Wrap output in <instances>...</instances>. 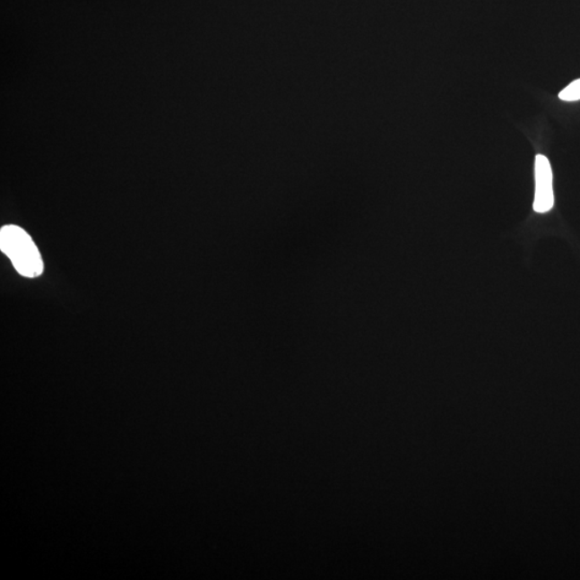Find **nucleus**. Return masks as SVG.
I'll use <instances>...</instances> for the list:
<instances>
[{
    "mask_svg": "<svg viewBox=\"0 0 580 580\" xmlns=\"http://www.w3.org/2000/svg\"><path fill=\"white\" fill-rule=\"evenodd\" d=\"M559 99L565 101L580 100V79L573 81L570 85H567L565 90H562L559 94Z\"/></svg>",
    "mask_w": 580,
    "mask_h": 580,
    "instance_id": "7ed1b4c3",
    "label": "nucleus"
},
{
    "mask_svg": "<svg viewBox=\"0 0 580 580\" xmlns=\"http://www.w3.org/2000/svg\"><path fill=\"white\" fill-rule=\"evenodd\" d=\"M0 248L21 275L37 278L43 273L41 255L29 233L18 226H4L0 231Z\"/></svg>",
    "mask_w": 580,
    "mask_h": 580,
    "instance_id": "f257e3e1",
    "label": "nucleus"
},
{
    "mask_svg": "<svg viewBox=\"0 0 580 580\" xmlns=\"http://www.w3.org/2000/svg\"><path fill=\"white\" fill-rule=\"evenodd\" d=\"M555 196L552 188V170L550 160L545 155L535 157V199L534 211L538 213L549 212L554 207Z\"/></svg>",
    "mask_w": 580,
    "mask_h": 580,
    "instance_id": "f03ea898",
    "label": "nucleus"
}]
</instances>
